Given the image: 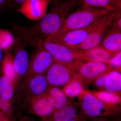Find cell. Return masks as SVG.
<instances>
[{"label": "cell", "mask_w": 121, "mask_h": 121, "mask_svg": "<svg viewBox=\"0 0 121 121\" xmlns=\"http://www.w3.org/2000/svg\"><path fill=\"white\" fill-rule=\"evenodd\" d=\"M53 1L49 12L36 26L28 29L29 34L39 39V41L41 40V38L42 36L45 39L50 36L56 35L71 11L80 5L78 0H54Z\"/></svg>", "instance_id": "1"}, {"label": "cell", "mask_w": 121, "mask_h": 121, "mask_svg": "<svg viewBox=\"0 0 121 121\" xmlns=\"http://www.w3.org/2000/svg\"><path fill=\"white\" fill-rule=\"evenodd\" d=\"M108 12L105 9L81 5L69 13L55 35H61L71 30L86 27Z\"/></svg>", "instance_id": "2"}, {"label": "cell", "mask_w": 121, "mask_h": 121, "mask_svg": "<svg viewBox=\"0 0 121 121\" xmlns=\"http://www.w3.org/2000/svg\"><path fill=\"white\" fill-rule=\"evenodd\" d=\"M78 97L80 111L87 118L115 116L121 113V105L104 102L89 91L84 90Z\"/></svg>", "instance_id": "3"}, {"label": "cell", "mask_w": 121, "mask_h": 121, "mask_svg": "<svg viewBox=\"0 0 121 121\" xmlns=\"http://www.w3.org/2000/svg\"><path fill=\"white\" fill-rule=\"evenodd\" d=\"M72 67L74 79L80 81L83 86L93 82L96 78L102 75L117 70L107 63L79 60H74L72 64Z\"/></svg>", "instance_id": "4"}, {"label": "cell", "mask_w": 121, "mask_h": 121, "mask_svg": "<svg viewBox=\"0 0 121 121\" xmlns=\"http://www.w3.org/2000/svg\"><path fill=\"white\" fill-rule=\"evenodd\" d=\"M50 86L45 74L36 76L23 82L19 87L20 94L18 99V109L28 108L32 100L45 94Z\"/></svg>", "instance_id": "5"}, {"label": "cell", "mask_w": 121, "mask_h": 121, "mask_svg": "<svg viewBox=\"0 0 121 121\" xmlns=\"http://www.w3.org/2000/svg\"><path fill=\"white\" fill-rule=\"evenodd\" d=\"M109 12L95 23L94 26L85 41L72 50L76 51L89 50L98 46L112 24L117 12Z\"/></svg>", "instance_id": "6"}, {"label": "cell", "mask_w": 121, "mask_h": 121, "mask_svg": "<svg viewBox=\"0 0 121 121\" xmlns=\"http://www.w3.org/2000/svg\"><path fill=\"white\" fill-rule=\"evenodd\" d=\"M72 64L54 60L45 74L50 86H65L74 79Z\"/></svg>", "instance_id": "7"}, {"label": "cell", "mask_w": 121, "mask_h": 121, "mask_svg": "<svg viewBox=\"0 0 121 121\" xmlns=\"http://www.w3.org/2000/svg\"><path fill=\"white\" fill-rule=\"evenodd\" d=\"M95 23L84 28L71 30L61 35L50 36L44 40L72 49L85 41L94 27Z\"/></svg>", "instance_id": "8"}, {"label": "cell", "mask_w": 121, "mask_h": 121, "mask_svg": "<svg viewBox=\"0 0 121 121\" xmlns=\"http://www.w3.org/2000/svg\"><path fill=\"white\" fill-rule=\"evenodd\" d=\"M54 61L50 52L43 47H38L29 63L27 73L22 82L36 76L45 74Z\"/></svg>", "instance_id": "9"}, {"label": "cell", "mask_w": 121, "mask_h": 121, "mask_svg": "<svg viewBox=\"0 0 121 121\" xmlns=\"http://www.w3.org/2000/svg\"><path fill=\"white\" fill-rule=\"evenodd\" d=\"M54 0H26L16 10L29 19H41L46 14L48 5Z\"/></svg>", "instance_id": "10"}, {"label": "cell", "mask_w": 121, "mask_h": 121, "mask_svg": "<svg viewBox=\"0 0 121 121\" xmlns=\"http://www.w3.org/2000/svg\"><path fill=\"white\" fill-rule=\"evenodd\" d=\"M37 45L45 48L57 62L71 64L76 60L75 51L66 46L45 40H41Z\"/></svg>", "instance_id": "11"}, {"label": "cell", "mask_w": 121, "mask_h": 121, "mask_svg": "<svg viewBox=\"0 0 121 121\" xmlns=\"http://www.w3.org/2000/svg\"><path fill=\"white\" fill-rule=\"evenodd\" d=\"M27 109L28 113L43 118L49 117L55 111L51 102L46 94L32 100Z\"/></svg>", "instance_id": "12"}, {"label": "cell", "mask_w": 121, "mask_h": 121, "mask_svg": "<svg viewBox=\"0 0 121 121\" xmlns=\"http://www.w3.org/2000/svg\"><path fill=\"white\" fill-rule=\"evenodd\" d=\"M75 51L76 60L85 61H99L106 63L116 55L109 52L99 46L89 50Z\"/></svg>", "instance_id": "13"}, {"label": "cell", "mask_w": 121, "mask_h": 121, "mask_svg": "<svg viewBox=\"0 0 121 121\" xmlns=\"http://www.w3.org/2000/svg\"><path fill=\"white\" fill-rule=\"evenodd\" d=\"M98 46L115 54L121 51V30L110 26Z\"/></svg>", "instance_id": "14"}, {"label": "cell", "mask_w": 121, "mask_h": 121, "mask_svg": "<svg viewBox=\"0 0 121 121\" xmlns=\"http://www.w3.org/2000/svg\"><path fill=\"white\" fill-rule=\"evenodd\" d=\"M29 63V57L27 52L22 49L17 51L13 60V65L17 78L16 87L17 85H19L20 82H21V80L23 82L26 76L28 71Z\"/></svg>", "instance_id": "15"}, {"label": "cell", "mask_w": 121, "mask_h": 121, "mask_svg": "<svg viewBox=\"0 0 121 121\" xmlns=\"http://www.w3.org/2000/svg\"><path fill=\"white\" fill-rule=\"evenodd\" d=\"M46 95L51 102L55 111L71 103L63 91L58 86H50Z\"/></svg>", "instance_id": "16"}, {"label": "cell", "mask_w": 121, "mask_h": 121, "mask_svg": "<svg viewBox=\"0 0 121 121\" xmlns=\"http://www.w3.org/2000/svg\"><path fill=\"white\" fill-rule=\"evenodd\" d=\"M78 107L70 103L59 109L55 111L49 119L51 121H68L78 114Z\"/></svg>", "instance_id": "17"}, {"label": "cell", "mask_w": 121, "mask_h": 121, "mask_svg": "<svg viewBox=\"0 0 121 121\" xmlns=\"http://www.w3.org/2000/svg\"><path fill=\"white\" fill-rule=\"evenodd\" d=\"M15 89V83L12 79L2 73L0 74V97L12 101Z\"/></svg>", "instance_id": "18"}, {"label": "cell", "mask_w": 121, "mask_h": 121, "mask_svg": "<svg viewBox=\"0 0 121 121\" xmlns=\"http://www.w3.org/2000/svg\"><path fill=\"white\" fill-rule=\"evenodd\" d=\"M106 91L120 94L121 90V74L114 70L109 72L105 87Z\"/></svg>", "instance_id": "19"}, {"label": "cell", "mask_w": 121, "mask_h": 121, "mask_svg": "<svg viewBox=\"0 0 121 121\" xmlns=\"http://www.w3.org/2000/svg\"><path fill=\"white\" fill-rule=\"evenodd\" d=\"M80 4L86 6L105 9L108 12L121 10L117 8L110 0H78Z\"/></svg>", "instance_id": "20"}, {"label": "cell", "mask_w": 121, "mask_h": 121, "mask_svg": "<svg viewBox=\"0 0 121 121\" xmlns=\"http://www.w3.org/2000/svg\"><path fill=\"white\" fill-rule=\"evenodd\" d=\"M13 59L11 54H8L2 60V73L13 80L16 86L17 78L14 69Z\"/></svg>", "instance_id": "21"}, {"label": "cell", "mask_w": 121, "mask_h": 121, "mask_svg": "<svg viewBox=\"0 0 121 121\" xmlns=\"http://www.w3.org/2000/svg\"><path fill=\"white\" fill-rule=\"evenodd\" d=\"M84 90L83 86L80 81L74 79L65 85L63 91L67 96L74 98L81 95Z\"/></svg>", "instance_id": "22"}, {"label": "cell", "mask_w": 121, "mask_h": 121, "mask_svg": "<svg viewBox=\"0 0 121 121\" xmlns=\"http://www.w3.org/2000/svg\"><path fill=\"white\" fill-rule=\"evenodd\" d=\"M92 93L98 98L104 102L121 105V98L120 94L111 93L106 91H95Z\"/></svg>", "instance_id": "23"}, {"label": "cell", "mask_w": 121, "mask_h": 121, "mask_svg": "<svg viewBox=\"0 0 121 121\" xmlns=\"http://www.w3.org/2000/svg\"><path fill=\"white\" fill-rule=\"evenodd\" d=\"M0 110L11 121H15V109L12 102L0 97Z\"/></svg>", "instance_id": "24"}, {"label": "cell", "mask_w": 121, "mask_h": 121, "mask_svg": "<svg viewBox=\"0 0 121 121\" xmlns=\"http://www.w3.org/2000/svg\"><path fill=\"white\" fill-rule=\"evenodd\" d=\"M14 42V39L12 34L7 30L0 29V48L2 50L9 48Z\"/></svg>", "instance_id": "25"}, {"label": "cell", "mask_w": 121, "mask_h": 121, "mask_svg": "<svg viewBox=\"0 0 121 121\" xmlns=\"http://www.w3.org/2000/svg\"><path fill=\"white\" fill-rule=\"evenodd\" d=\"M106 63H107L115 69L121 70V51L107 60Z\"/></svg>", "instance_id": "26"}, {"label": "cell", "mask_w": 121, "mask_h": 121, "mask_svg": "<svg viewBox=\"0 0 121 121\" xmlns=\"http://www.w3.org/2000/svg\"><path fill=\"white\" fill-rule=\"evenodd\" d=\"M109 73H107L102 75L96 78L93 82L95 86L98 88L101 89L104 88L105 89L106 82Z\"/></svg>", "instance_id": "27"}, {"label": "cell", "mask_w": 121, "mask_h": 121, "mask_svg": "<svg viewBox=\"0 0 121 121\" xmlns=\"http://www.w3.org/2000/svg\"><path fill=\"white\" fill-rule=\"evenodd\" d=\"M87 119L86 117L80 111L74 118L68 121H87Z\"/></svg>", "instance_id": "28"}, {"label": "cell", "mask_w": 121, "mask_h": 121, "mask_svg": "<svg viewBox=\"0 0 121 121\" xmlns=\"http://www.w3.org/2000/svg\"><path fill=\"white\" fill-rule=\"evenodd\" d=\"M11 5L14 7H20L26 0H8Z\"/></svg>", "instance_id": "29"}, {"label": "cell", "mask_w": 121, "mask_h": 121, "mask_svg": "<svg viewBox=\"0 0 121 121\" xmlns=\"http://www.w3.org/2000/svg\"><path fill=\"white\" fill-rule=\"evenodd\" d=\"M89 121H111L108 117H97L89 118Z\"/></svg>", "instance_id": "30"}, {"label": "cell", "mask_w": 121, "mask_h": 121, "mask_svg": "<svg viewBox=\"0 0 121 121\" xmlns=\"http://www.w3.org/2000/svg\"><path fill=\"white\" fill-rule=\"evenodd\" d=\"M116 7L121 10V0H110Z\"/></svg>", "instance_id": "31"}, {"label": "cell", "mask_w": 121, "mask_h": 121, "mask_svg": "<svg viewBox=\"0 0 121 121\" xmlns=\"http://www.w3.org/2000/svg\"><path fill=\"white\" fill-rule=\"evenodd\" d=\"M18 121H34L33 119L28 116H24L20 118Z\"/></svg>", "instance_id": "32"}, {"label": "cell", "mask_w": 121, "mask_h": 121, "mask_svg": "<svg viewBox=\"0 0 121 121\" xmlns=\"http://www.w3.org/2000/svg\"><path fill=\"white\" fill-rule=\"evenodd\" d=\"M8 119V118L0 110V121H6Z\"/></svg>", "instance_id": "33"}, {"label": "cell", "mask_w": 121, "mask_h": 121, "mask_svg": "<svg viewBox=\"0 0 121 121\" xmlns=\"http://www.w3.org/2000/svg\"><path fill=\"white\" fill-rule=\"evenodd\" d=\"M3 57V50L0 48V63L2 61Z\"/></svg>", "instance_id": "34"}, {"label": "cell", "mask_w": 121, "mask_h": 121, "mask_svg": "<svg viewBox=\"0 0 121 121\" xmlns=\"http://www.w3.org/2000/svg\"><path fill=\"white\" fill-rule=\"evenodd\" d=\"M42 121H51L49 118H47V117L44 118Z\"/></svg>", "instance_id": "35"}, {"label": "cell", "mask_w": 121, "mask_h": 121, "mask_svg": "<svg viewBox=\"0 0 121 121\" xmlns=\"http://www.w3.org/2000/svg\"><path fill=\"white\" fill-rule=\"evenodd\" d=\"M6 0H0V6Z\"/></svg>", "instance_id": "36"}, {"label": "cell", "mask_w": 121, "mask_h": 121, "mask_svg": "<svg viewBox=\"0 0 121 121\" xmlns=\"http://www.w3.org/2000/svg\"><path fill=\"white\" fill-rule=\"evenodd\" d=\"M10 121V120H9V119H8V120H7V121Z\"/></svg>", "instance_id": "37"}, {"label": "cell", "mask_w": 121, "mask_h": 121, "mask_svg": "<svg viewBox=\"0 0 121 121\" xmlns=\"http://www.w3.org/2000/svg\"><path fill=\"white\" fill-rule=\"evenodd\" d=\"M119 121V120H118V121Z\"/></svg>", "instance_id": "38"}]
</instances>
